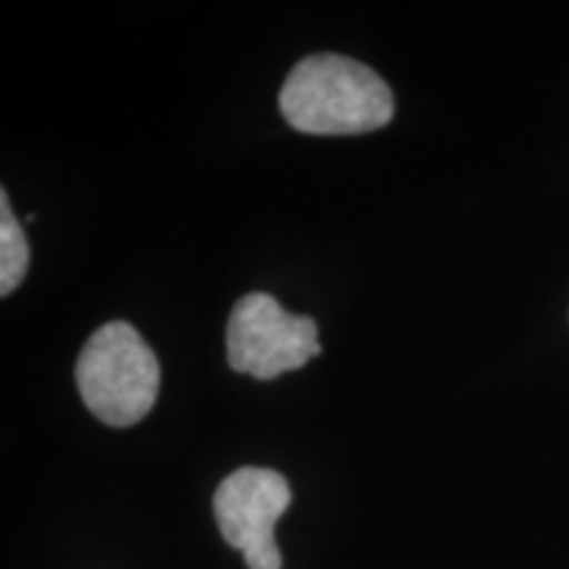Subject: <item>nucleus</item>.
<instances>
[{
    "mask_svg": "<svg viewBox=\"0 0 569 569\" xmlns=\"http://www.w3.org/2000/svg\"><path fill=\"white\" fill-rule=\"evenodd\" d=\"M280 111L298 132L361 134L386 127L396 113V101L382 77L365 63L317 53L288 74Z\"/></svg>",
    "mask_w": 569,
    "mask_h": 569,
    "instance_id": "nucleus-1",
    "label": "nucleus"
},
{
    "mask_svg": "<svg viewBox=\"0 0 569 569\" xmlns=\"http://www.w3.org/2000/svg\"><path fill=\"white\" fill-rule=\"evenodd\" d=\"M77 386L84 407L101 422L130 427L153 409L161 367L132 325L109 322L84 343L77 359Z\"/></svg>",
    "mask_w": 569,
    "mask_h": 569,
    "instance_id": "nucleus-2",
    "label": "nucleus"
},
{
    "mask_svg": "<svg viewBox=\"0 0 569 569\" xmlns=\"http://www.w3.org/2000/svg\"><path fill=\"white\" fill-rule=\"evenodd\" d=\"M322 353L311 317H296L269 293H248L234 303L227 325V361L234 372L274 380Z\"/></svg>",
    "mask_w": 569,
    "mask_h": 569,
    "instance_id": "nucleus-3",
    "label": "nucleus"
},
{
    "mask_svg": "<svg viewBox=\"0 0 569 569\" xmlns=\"http://www.w3.org/2000/svg\"><path fill=\"white\" fill-rule=\"evenodd\" d=\"M290 498L288 480L264 467L238 469L217 488V525L227 543L243 551L248 569H282L274 525L290 507Z\"/></svg>",
    "mask_w": 569,
    "mask_h": 569,
    "instance_id": "nucleus-4",
    "label": "nucleus"
},
{
    "mask_svg": "<svg viewBox=\"0 0 569 569\" xmlns=\"http://www.w3.org/2000/svg\"><path fill=\"white\" fill-rule=\"evenodd\" d=\"M30 269V246L11 211L9 193H0V293L11 296Z\"/></svg>",
    "mask_w": 569,
    "mask_h": 569,
    "instance_id": "nucleus-5",
    "label": "nucleus"
}]
</instances>
